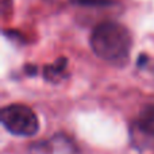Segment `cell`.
Instances as JSON below:
<instances>
[{"instance_id":"1","label":"cell","mask_w":154,"mask_h":154,"mask_svg":"<svg viewBox=\"0 0 154 154\" xmlns=\"http://www.w3.org/2000/svg\"><path fill=\"white\" fill-rule=\"evenodd\" d=\"M133 38L127 27L116 22H104L91 34L92 51L103 61L123 66L128 61Z\"/></svg>"},{"instance_id":"2","label":"cell","mask_w":154,"mask_h":154,"mask_svg":"<svg viewBox=\"0 0 154 154\" xmlns=\"http://www.w3.org/2000/svg\"><path fill=\"white\" fill-rule=\"evenodd\" d=\"M2 123L11 134L31 137L39 130V120L31 108L22 104H11L2 109Z\"/></svg>"},{"instance_id":"3","label":"cell","mask_w":154,"mask_h":154,"mask_svg":"<svg viewBox=\"0 0 154 154\" xmlns=\"http://www.w3.org/2000/svg\"><path fill=\"white\" fill-rule=\"evenodd\" d=\"M131 141L138 149H154V104L141 109L131 127Z\"/></svg>"},{"instance_id":"4","label":"cell","mask_w":154,"mask_h":154,"mask_svg":"<svg viewBox=\"0 0 154 154\" xmlns=\"http://www.w3.org/2000/svg\"><path fill=\"white\" fill-rule=\"evenodd\" d=\"M66 65H68V60L64 58V57L58 58L54 64L46 65V66L43 68V77H45V80H48V81H50V82L61 81L65 76Z\"/></svg>"},{"instance_id":"5","label":"cell","mask_w":154,"mask_h":154,"mask_svg":"<svg viewBox=\"0 0 154 154\" xmlns=\"http://www.w3.org/2000/svg\"><path fill=\"white\" fill-rule=\"evenodd\" d=\"M70 3L81 7H107L116 3V0H70Z\"/></svg>"},{"instance_id":"6","label":"cell","mask_w":154,"mask_h":154,"mask_svg":"<svg viewBox=\"0 0 154 154\" xmlns=\"http://www.w3.org/2000/svg\"><path fill=\"white\" fill-rule=\"evenodd\" d=\"M26 70L29 72V75H35V72H37V68L35 66H26Z\"/></svg>"},{"instance_id":"7","label":"cell","mask_w":154,"mask_h":154,"mask_svg":"<svg viewBox=\"0 0 154 154\" xmlns=\"http://www.w3.org/2000/svg\"><path fill=\"white\" fill-rule=\"evenodd\" d=\"M147 60V57L146 56H142V57H139V60H138V65L141 66V65H145V61Z\"/></svg>"}]
</instances>
